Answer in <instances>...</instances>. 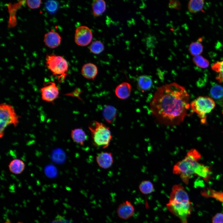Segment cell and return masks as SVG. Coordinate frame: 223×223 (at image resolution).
I'll use <instances>...</instances> for the list:
<instances>
[{
	"label": "cell",
	"mask_w": 223,
	"mask_h": 223,
	"mask_svg": "<svg viewBox=\"0 0 223 223\" xmlns=\"http://www.w3.org/2000/svg\"><path fill=\"white\" fill-rule=\"evenodd\" d=\"M50 157L52 161L57 164L63 163L66 159L65 154L60 149H56L53 151Z\"/></svg>",
	"instance_id": "44dd1931"
},
{
	"label": "cell",
	"mask_w": 223,
	"mask_h": 223,
	"mask_svg": "<svg viewBox=\"0 0 223 223\" xmlns=\"http://www.w3.org/2000/svg\"><path fill=\"white\" fill-rule=\"evenodd\" d=\"M201 158V154L196 150H190L184 159L174 165L173 173L179 175L182 181L186 184L188 183L189 180L194 175L208 181L211 177V169L208 166L198 162Z\"/></svg>",
	"instance_id": "7a4b0ae2"
},
{
	"label": "cell",
	"mask_w": 223,
	"mask_h": 223,
	"mask_svg": "<svg viewBox=\"0 0 223 223\" xmlns=\"http://www.w3.org/2000/svg\"><path fill=\"white\" fill-rule=\"evenodd\" d=\"M116 212L117 215L120 218L126 220L133 215L134 208L130 201L127 200L119 205Z\"/></svg>",
	"instance_id": "30bf717a"
},
{
	"label": "cell",
	"mask_w": 223,
	"mask_h": 223,
	"mask_svg": "<svg viewBox=\"0 0 223 223\" xmlns=\"http://www.w3.org/2000/svg\"><path fill=\"white\" fill-rule=\"evenodd\" d=\"M61 40V37L59 34L52 30L45 34L43 41L45 45L47 47L54 49L59 45Z\"/></svg>",
	"instance_id": "8fae6325"
},
{
	"label": "cell",
	"mask_w": 223,
	"mask_h": 223,
	"mask_svg": "<svg viewBox=\"0 0 223 223\" xmlns=\"http://www.w3.org/2000/svg\"><path fill=\"white\" fill-rule=\"evenodd\" d=\"M169 6L171 8L179 9L180 7L181 4L178 1H171L169 4Z\"/></svg>",
	"instance_id": "d6a6232c"
},
{
	"label": "cell",
	"mask_w": 223,
	"mask_h": 223,
	"mask_svg": "<svg viewBox=\"0 0 223 223\" xmlns=\"http://www.w3.org/2000/svg\"><path fill=\"white\" fill-rule=\"evenodd\" d=\"M20 118L13 107L10 105L2 103L0 105V136L4 135L5 129L8 125L13 124L15 127L19 123Z\"/></svg>",
	"instance_id": "52a82bcc"
},
{
	"label": "cell",
	"mask_w": 223,
	"mask_h": 223,
	"mask_svg": "<svg viewBox=\"0 0 223 223\" xmlns=\"http://www.w3.org/2000/svg\"><path fill=\"white\" fill-rule=\"evenodd\" d=\"M222 114H223V110H222Z\"/></svg>",
	"instance_id": "e575fe53"
},
{
	"label": "cell",
	"mask_w": 223,
	"mask_h": 223,
	"mask_svg": "<svg viewBox=\"0 0 223 223\" xmlns=\"http://www.w3.org/2000/svg\"><path fill=\"white\" fill-rule=\"evenodd\" d=\"M190 54L194 56L200 55L203 50V46L201 43L199 41L191 43L189 47Z\"/></svg>",
	"instance_id": "603a6c76"
},
{
	"label": "cell",
	"mask_w": 223,
	"mask_h": 223,
	"mask_svg": "<svg viewBox=\"0 0 223 223\" xmlns=\"http://www.w3.org/2000/svg\"><path fill=\"white\" fill-rule=\"evenodd\" d=\"M189 95L183 86L174 82L159 87L150 104L152 115L163 125H178L187 115Z\"/></svg>",
	"instance_id": "6da1fadb"
},
{
	"label": "cell",
	"mask_w": 223,
	"mask_h": 223,
	"mask_svg": "<svg viewBox=\"0 0 223 223\" xmlns=\"http://www.w3.org/2000/svg\"><path fill=\"white\" fill-rule=\"evenodd\" d=\"M26 3L28 7L31 9H35L39 8L41 4V0H27Z\"/></svg>",
	"instance_id": "4dcf8cb0"
},
{
	"label": "cell",
	"mask_w": 223,
	"mask_h": 223,
	"mask_svg": "<svg viewBox=\"0 0 223 223\" xmlns=\"http://www.w3.org/2000/svg\"><path fill=\"white\" fill-rule=\"evenodd\" d=\"M104 44L99 41L93 42L89 46L90 52L95 54H99L102 52L104 50Z\"/></svg>",
	"instance_id": "484cf974"
},
{
	"label": "cell",
	"mask_w": 223,
	"mask_h": 223,
	"mask_svg": "<svg viewBox=\"0 0 223 223\" xmlns=\"http://www.w3.org/2000/svg\"><path fill=\"white\" fill-rule=\"evenodd\" d=\"M166 206L171 213L179 218L181 223H188L187 219L192 211V204L187 193L182 185L175 184L173 186Z\"/></svg>",
	"instance_id": "3957f363"
},
{
	"label": "cell",
	"mask_w": 223,
	"mask_h": 223,
	"mask_svg": "<svg viewBox=\"0 0 223 223\" xmlns=\"http://www.w3.org/2000/svg\"><path fill=\"white\" fill-rule=\"evenodd\" d=\"M42 99L46 101H53L58 97L59 91L54 82L47 83L45 86L40 89Z\"/></svg>",
	"instance_id": "9c48e42d"
},
{
	"label": "cell",
	"mask_w": 223,
	"mask_h": 223,
	"mask_svg": "<svg viewBox=\"0 0 223 223\" xmlns=\"http://www.w3.org/2000/svg\"><path fill=\"white\" fill-rule=\"evenodd\" d=\"M152 85L151 78L146 75H142L139 77L137 80V86L138 89L142 92L150 90Z\"/></svg>",
	"instance_id": "2e32d148"
},
{
	"label": "cell",
	"mask_w": 223,
	"mask_h": 223,
	"mask_svg": "<svg viewBox=\"0 0 223 223\" xmlns=\"http://www.w3.org/2000/svg\"><path fill=\"white\" fill-rule=\"evenodd\" d=\"M212 223H223V213L216 214L212 218Z\"/></svg>",
	"instance_id": "1f68e13d"
},
{
	"label": "cell",
	"mask_w": 223,
	"mask_h": 223,
	"mask_svg": "<svg viewBox=\"0 0 223 223\" xmlns=\"http://www.w3.org/2000/svg\"><path fill=\"white\" fill-rule=\"evenodd\" d=\"M215 106L214 100L208 96H199L190 104L191 111L198 115L201 124H203L206 123L207 114L211 112Z\"/></svg>",
	"instance_id": "8992f818"
},
{
	"label": "cell",
	"mask_w": 223,
	"mask_h": 223,
	"mask_svg": "<svg viewBox=\"0 0 223 223\" xmlns=\"http://www.w3.org/2000/svg\"><path fill=\"white\" fill-rule=\"evenodd\" d=\"M46 59L47 67L56 77L59 82L64 81L68 71L67 61L62 56L54 54L46 55Z\"/></svg>",
	"instance_id": "5b68a950"
},
{
	"label": "cell",
	"mask_w": 223,
	"mask_h": 223,
	"mask_svg": "<svg viewBox=\"0 0 223 223\" xmlns=\"http://www.w3.org/2000/svg\"><path fill=\"white\" fill-rule=\"evenodd\" d=\"M96 160L98 166L103 168L107 169L112 165L113 157L112 154L108 152H102L96 156Z\"/></svg>",
	"instance_id": "7c38bea8"
},
{
	"label": "cell",
	"mask_w": 223,
	"mask_h": 223,
	"mask_svg": "<svg viewBox=\"0 0 223 223\" xmlns=\"http://www.w3.org/2000/svg\"><path fill=\"white\" fill-rule=\"evenodd\" d=\"M102 113L106 121L111 123L114 121L116 118L117 114L116 110L112 106L107 105L104 107Z\"/></svg>",
	"instance_id": "d6986e66"
},
{
	"label": "cell",
	"mask_w": 223,
	"mask_h": 223,
	"mask_svg": "<svg viewBox=\"0 0 223 223\" xmlns=\"http://www.w3.org/2000/svg\"><path fill=\"white\" fill-rule=\"evenodd\" d=\"M89 129L96 146L103 149L108 146L112 138L108 127L102 123L94 121L90 125Z\"/></svg>",
	"instance_id": "277c9868"
},
{
	"label": "cell",
	"mask_w": 223,
	"mask_h": 223,
	"mask_svg": "<svg viewBox=\"0 0 223 223\" xmlns=\"http://www.w3.org/2000/svg\"><path fill=\"white\" fill-rule=\"evenodd\" d=\"M212 69L218 73L216 79L219 83L223 82V60L214 63L212 66Z\"/></svg>",
	"instance_id": "d4e9b609"
},
{
	"label": "cell",
	"mask_w": 223,
	"mask_h": 223,
	"mask_svg": "<svg viewBox=\"0 0 223 223\" xmlns=\"http://www.w3.org/2000/svg\"><path fill=\"white\" fill-rule=\"evenodd\" d=\"M131 86L129 83L123 82L118 85L116 88L115 93L116 96L120 99L127 98L130 96Z\"/></svg>",
	"instance_id": "5bb4252c"
},
{
	"label": "cell",
	"mask_w": 223,
	"mask_h": 223,
	"mask_svg": "<svg viewBox=\"0 0 223 223\" xmlns=\"http://www.w3.org/2000/svg\"><path fill=\"white\" fill-rule=\"evenodd\" d=\"M210 95L212 99L219 104L223 103V86L213 84L210 90Z\"/></svg>",
	"instance_id": "9a60e30c"
},
{
	"label": "cell",
	"mask_w": 223,
	"mask_h": 223,
	"mask_svg": "<svg viewBox=\"0 0 223 223\" xmlns=\"http://www.w3.org/2000/svg\"><path fill=\"white\" fill-rule=\"evenodd\" d=\"M71 136L74 142L81 145L84 144L87 139L86 134L81 128L72 130L71 132Z\"/></svg>",
	"instance_id": "e0dca14e"
},
{
	"label": "cell",
	"mask_w": 223,
	"mask_h": 223,
	"mask_svg": "<svg viewBox=\"0 0 223 223\" xmlns=\"http://www.w3.org/2000/svg\"><path fill=\"white\" fill-rule=\"evenodd\" d=\"M93 34L91 30L85 26L78 27L76 29L75 35V41L78 45L85 46L91 42Z\"/></svg>",
	"instance_id": "ba28073f"
},
{
	"label": "cell",
	"mask_w": 223,
	"mask_h": 223,
	"mask_svg": "<svg viewBox=\"0 0 223 223\" xmlns=\"http://www.w3.org/2000/svg\"><path fill=\"white\" fill-rule=\"evenodd\" d=\"M81 73L85 78L93 80L98 74V68L95 64L92 63H87L82 66Z\"/></svg>",
	"instance_id": "4fadbf2b"
},
{
	"label": "cell",
	"mask_w": 223,
	"mask_h": 223,
	"mask_svg": "<svg viewBox=\"0 0 223 223\" xmlns=\"http://www.w3.org/2000/svg\"><path fill=\"white\" fill-rule=\"evenodd\" d=\"M204 1L203 0H191L188 4V8L189 11L195 13L203 10Z\"/></svg>",
	"instance_id": "7402d4cb"
},
{
	"label": "cell",
	"mask_w": 223,
	"mask_h": 223,
	"mask_svg": "<svg viewBox=\"0 0 223 223\" xmlns=\"http://www.w3.org/2000/svg\"><path fill=\"white\" fill-rule=\"evenodd\" d=\"M139 189L140 191L144 195L151 194L154 190L153 184L150 181L147 180L142 181L139 185Z\"/></svg>",
	"instance_id": "cb8c5ba5"
},
{
	"label": "cell",
	"mask_w": 223,
	"mask_h": 223,
	"mask_svg": "<svg viewBox=\"0 0 223 223\" xmlns=\"http://www.w3.org/2000/svg\"><path fill=\"white\" fill-rule=\"evenodd\" d=\"M106 6L105 2L103 0H96L92 4V8L93 15L98 16L105 11Z\"/></svg>",
	"instance_id": "ffe728a7"
},
{
	"label": "cell",
	"mask_w": 223,
	"mask_h": 223,
	"mask_svg": "<svg viewBox=\"0 0 223 223\" xmlns=\"http://www.w3.org/2000/svg\"><path fill=\"white\" fill-rule=\"evenodd\" d=\"M46 10L50 12H54L57 9L58 4L54 1H49L46 3Z\"/></svg>",
	"instance_id": "f1b7e54d"
},
{
	"label": "cell",
	"mask_w": 223,
	"mask_h": 223,
	"mask_svg": "<svg viewBox=\"0 0 223 223\" xmlns=\"http://www.w3.org/2000/svg\"><path fill=\"white\" fill-rule=\"evenodd\" d=\"M44 172L47 177L50 178L56 177L58 174V171L57 168L53 164H49L44 168Z\"/></svg>",
	"instance_id": "83f0119b"
},
{
	"label": "cell",
	"mask_w": 223,
	"mask_h": 223,
	"mask_svg": "<svg viewBox=\"0 0 223 223\" xmlns=\"http://www.w3.org/2000/svg\"><path fill=\"white\" fill-rule=\"evenodd\" d=\"M192 60L193 63L200 68H205L209 66L208 61L201 55L194 57Z\"/></svg>",
	"instance_id": "4316f807"
},
{
	"label": "cell",
	"mask_w": 223,
	"mask_h": 223,
	"mask_svg": "<svg viewBox=\"0 0 223 223\" xmlns=\"http://www.w3.org/2000/svg\"><path fill=\"white\" fill-rule=\"evenodd\" d=\"M157 42L156 37L153 36H149L146 38V45L149 48H154Z\"/></svg>",
	"instance_id": "f546056e"
},
{
	"label": "cell",
	"mask_w": 223,
	"mask_h": 223,
	"mask_svg": "<svg viewBox=\"0 0 223 223\" xmlns=\"http://www.w3.org/2000/svg\"><path fill=\"white\" fill-rule=\"evenodd\" d=\"M4 223H12L10 221V220L7 219L5 221ZM17 223H23L22 222L18 221Z\"/></svg>",
	"instance_id": "836d02e7"
},
{
	"label": "cell",
	"mask_w": 223,
	"mask_h": 223,
	"mask_svg": "<svg viewBox=\"0 0 223 223\" xmlns=\"http://www.w3.org/2000/svg\"><path fill=\"white\" fill-rule=\"evenodd\" d=\"M25 166L24 163L22 160L17 159L12 160L8 165L10 171L15 174L21 173L24 170Z\"/></svg>",
	"instance_id": "ac0fdd59"
}]
</instances>
